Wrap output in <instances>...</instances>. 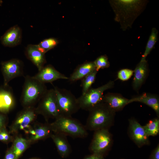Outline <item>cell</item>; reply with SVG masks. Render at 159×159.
Instances as JSON below:
<instances>
[{
    "label": "cell",
    "instance_id": "obj_1",
    "mask_svg": "<svg viewBox=\"0 0 159 159\" xmlns=\"http://www.w3.org/2000/svg\"><path fill=\"white\" fill-rule=\"evenodd\" d=\"M109 2L115 14V20L125 31L131 28L135 20L145 9L148 1L112 0Z\"/></svg>",
    "mask_w": 159,
    "mask_h": 159
},
{
    "label": "cell",
    "instance_id": "obj_2",
    "mask_svg": "<svg viewBox=\"0 0 159 159\" xmlns=\"http://www.w3.org/2000/svg\"><path fill=\"white\" fill-rule=\"evenodd\" d=\"M85 126L87 130L94 131L109 129L114 123L115 112L106 103L102 102L89 111Z\"/></svg>",
    "mask_w": 159,
    "mask_h": 159
},
{
    "label": "cell",
    "instance_id": "obj_3",
    "mask_svg": "<svg viewBox=\"0 0 159 159\" xmlns=\"http://www.w3.org/2000/svg\"><path fill=\"white\" fill-rule=\"evenodd\" d=\"M50 125L52 130L56 133L63 134L73 138L86 137L88 133L85 126L72 116L60 115Z\"/></svg>",
    "mask_w": 159,
    "mask_h": 159
},
{
    "label": "cell",
    "instance_id": "obj_4",
    "mask_svg": "<svg viewBox=\"0 0 159 159\" xmlns=\"http://www.w3.org/2000/svg\"><path fill=\"white\" fill-rule=\"evenodd\" d=\"M21 99L26 106L40 100L48 89L45 84L29 76L25 77Z\"/></svg>",
    "mask_w": 159,
    "mask_h": 159
},
{
    "label": "cell",
    "instance_id": "obj_5",
    "mask_svg": "<svg viewBox=\"0 0 159 159\" xmlns=\"http://www.w3.org/2000/svg\"><path fill=\"white\" fill-rule=\"evenodd\" d=\"M60 115L72 116L80 109L77 98L69 91L54 87Z\"/></svg>",
    "mask_w": 159,
    "mask_h": 159
},
{
    "label": "cell",
    "instance_id": "obj_6",
    "mask_svg": "<svg viewBox=\"0 0 159 159\" xmlns=\"http://www.w3.org/2000/svg\"><path fill=\"white\" fill-rule=\"evenodd\" d=\"M114 81H110L97 88H90L85 94L77 98L80 109L89 111L102 102L104 92L112 88Z\"/></svg>",
    "mask_w": 159,
    "mask_h": 159
},
{
    "label": "cell",
    "instance_id": "obj_7",
    "mask_svg": "<svg viewBox=\"0 0 159 159\" xmlns=\"http://www.w3.org/2000/svg\"><path fill=\"white\" fill-rule=\"evenodd\" d=\"M94 132L89 150L92 153L105 156L112 144V135L107 129H100Z\"/></svg>",
    "mask_w": 159,
    "mask_h": 159
},
{
    "label": "cell",
    "instance_id": "obj_8",
    "mask_svg": "<svg viewBox=\"0 0 159 159\" xmlns=\"http://www.w3.org/2000/svg\"><path fill=\"white\" fill-rule=\"evenodd\" d=\"M40 100L39 108L44 115L56 119L60 116L54 88L48 90Z\"/></svg>",
    "mask_w": 159,
    "mask_h": 159
},
{
    "label": "cell",
    "instance_id": "obj_9",
    "mask_svg": "<svg viewBox=\"0 0 159 159\" xmlns=\"http://www.w3.org/2000/svg\"><path fill=\"white\" fill-rule=\"evenodd\" d=\"M1 70L4 77V85L6 86L12 80L23 75V63L19 59H13L2 62Z\"/></svg>",
    "mask_w": 159,
    "mask_h": 159
},
{
    "label": "cell",
    "instance_id": "obj_10",
    "mask_svg": "<svg viewBox=\"0 0 159 159\" xmlns=\"http://www.w3.org/2000/svg\"><path fill=\"white\" fill-rule=\"evenodd\" d=\"M128 132L131 140L139 147L150 144L149 137L146 135L143 126L135 119L129 120Z\"/></svg>",
    "mask_w": 159,
    "mask_h": 159
},
{
    "label": "cell",
    "instance_id": "obj_11",
    "mask_svg": "<svg viewBox=\"0 0 159 159\" xmlns=\"http://www.w3.org/2000/svg\"><path fill=\"white\" fill-rule=\"evenodd\" d=\"M32 77L44 84L52 82L57 80L69 79V77L58 71L51 65L44 66L36 75Z\"/></svg>",
    "mask_w": 159,
    "mask_h": 159
},
{
    "label": "cell",
    "instance_id": "obj_12",
    "mask_svg": "<svg viewBox=\"0 0 159 159\" xmlns=\"http://www.w3.org/2000/svg\"><path fill=\"white\" fill-rule=\"evenodd\" d=\"M22 30L18 25L9 29L1 37V41L4 46L13 47L19 44L21 41Z\"/></svg>",
    "mask_w": 159,
    "mask_h": 159
},
{
    "label": "cell",
    "instance_id": "obj_13",
    "mask_svg": "<svg viewBox=\"0 0 159 159\" xmlns=\"http://www.w3.org/2000/svg\"><path fill=\"white\" fill-rule=\"evenodd\" d=\"M45 54L37 45L29 44L25 50L26 56L36 66L39 71L44 66L46 62Z\"/></svg>",
    "mask_w": 159,
    "mask_h": 159
},
{
    "label": "cell",
    "instance_id": "obj_14",
    "mask_svg": "<svg viewBox=\"0 0 159 159\" xmlns=\"http://www.w3.org/2000/svg\"><path fill=\"white\" fill-rule=\"evenodd\" d=\"M102 102L107 104L115 112L121 110L126 105L131 103L130 99L120 94L111 93L104 95Z\"/></svg>",
    "mask_w": 159,
    "mask_h": 159
},
{
    "label": "cell",
    "instance_id": "obj_15",
    "mask_svg": "<svg viewBox=\"0 0 159 159\" xmlns=\"http://www.w3.org/2000/svg\"><path fill=\"white\" fill-rule=\"evenodd\" d=\"M148 72V65L146 60L140 61L134 70L132 86L137 91L140 88L146 79Z\"/></svg>",
    "mask_w": 159,
    "mask_h": 159
},
{
    "label": "cell",
    "instance_id": "obj_16",
    "mask_svg": "<svg viewBox=\"0 0 159 159\" xmlns=\"http://www.w3.org/2000/svg\"><path fill=\"white\" fill-rule=\"evenodd\" d=\"M67 136L59 133H56L51 136L59 154L62 158L68 157L72 151L71 146Z\"/></svg>",
    "mask_w": 159,
    "mask_h": 159
},
{
    "label": "cell",
    "instance_id": "obj_17",
    "mask_svg": "<svg viewBox=\"0 0 159 159\" xmlns=\"http://www.w3.org/2000/svg\"><path fill=\"white\" fill-rule=\"evenodd\" d=\"M130 102H138L144 104L151 107L159 116V100L158 97L150 93H144L130 99Z\"/></svg>",
    "mask_w": 159,
    "mask_h": 159
},
{
    "label": "cell",
    "instance_id": "obj_18",
    "mask_svg": "<svg viewBox=\"0 0 159 159\" xmlns=\"http://www.w3.org/2000/svg\"><path fill=\"white\" fill-rule=\"evenodd\" d=\"M95 69L93 62H87L78 67L69 77V80L74 82L82 79Z\"/></svg>",
    "mask_w": 159,
    "mask_h": 159
},
{
    "label": "cell",
    "instance_id": "obj_19",
    "mask_svg": "<svg viewBox=\"0 0 159 159\" xmlns=\"http://www.w3.org/2000/svg\"><path fill=\"white\" fill-rule=\"evenodd\" d=\"M36 116L34 110L28 108L23 112L16 119L14 127L20 130H24L29 127V125Z\"/></svg>",
    "mask_w": 159,
    "mask_h": 159
},
{
    "label": "cell",
    "instance_id": "obj_20",
    "mask_svg": "<svg viewBox=\"0 0 159 159\" xmlns=\"http://www.w3.org/2000/svg\"><path fill=\"white\" fill-rule=\"evenodd\" d=\"M14 102V95L10 91L0 90V112H8L13 107Z\"/></svg>",
    "mask_w": 159,
    "mask_h": 159
},
{
    "label": "cell",
    "instance_id": "obj_21",
    "mask_svg": "<svg viewBox=\"0 0 159 159\" xmlns=\"http://www.w3.org/2000/svg\"><path fill=\"white\" fill-rule=\"evenodd\" d=\"M158 30L155 28H153L152 29L145 52L142 55L140 61L146 60V57L153 49L158 40Z\"/></svg>",
    "mask_w": 159,
    "mask_h": 159
},
{
    "label": "cell",
    "instance_id": "obj_22",
    "mask_svg": "<svg viewBox=\"0 0 159 159\" xmlns=\"http://www.w3.org/2000/svg\"><path fill=\"white\" fill-rule=\"evenodd\" d=\"M50 130H52L50 125L42 126L35 130H30L29 132L32 135L31 139L34 141L47 137L50 135Z\"/></svg>",
    "mask_w": 159,
    "mask_h": 159
},
{
    "label": "cell",
    "instance_id": "obj_23",
    "mask_svg": "<svg viewBox=\"0 0 159 159\" xmlns=\"http://www.w3.org/2000/svg\"><path fill=\"white\" fill-rule=\"evenodd\" d=\"M28 146L27 140L24 138H18L14 141L11 149L16 159H18L26 148Z\"/></svg>",
    "mask_w": 159,
    "mask_h": 159
},
{
    "label": "cell",
    "instance_id": "obj_24",
    "mask_svg": "<svg viewBox=\"0 0 159 159\" xmlns=\"http://www.w3.org/2000/svg\"><path fill=\"white\" fill-rule=\"evenodd\" d=\"M143 127L148 137L157 135L159 133V118L157 117L151 120Z\"/></svg>",
    "mask_w": 159,
    "mask_h": 159
},
{
    "label": "cell",
    "instance_id": "obj_25",
    "mask_svg": "<svg viewBox=\"0 0 159 159\" xmlns=\"http://www.w3.org/2000/svg\"><path fill=\"white\" fill-rule=\"evenodd\" d=\"M97 72L95 70L82 79L81 86L82 95L85 94L90 88L95 81Z\"/></svg>",
    "mask_w": 159,
    "mask_h": 159
},
{
    "label": "cell",
    "instance_id": "obj_26",
    "mask_svg": "<svg viewBox=\"0 0 159 159\" xmlns=\"http://www.w3.org/2000/svg\"><path fill=\"white\" fill-rule=\"evenodd\" d=\"M58 43V41L57 39L50 38L44 39L37 45L41 51L45 54L54 47Z\"/></svg>",
    "mask_w": 159,
    "mask_h": 159
},
{
    "label": "cell",
    "instance_id": "obj_27",
    "mask_svg": "<svg viewBox=\"0 0 159 159\" xmlns=\"http://www.w3.org/2000/svg\"><path fill=\"white\" fill-rule=\"evenodd\" d=\"M93 62L97 72L101 69L108 68L110 65L108 59L105 55L99 57Z\"/></svg>",
    "mask_w": 159,
    "mask_h": 159
},
{
    "label": "cell",
    "instance_id": "obj_28",
    "mask_svg": "<svg viewBox=\"0 0 159 159\" xmlns=\"http://www.w3.org/2000/svg\"><path fill=\"white\" fill-rule=\"evenodd\" d=\"M134 71L132 69H122L118 72L117 77L121 80L126 81L131 77Z\"/></svg>",
    "mask_w": 159,
    "mask_h": 159
},
{
    "label": "cell",
    "instance_id": "obj_29",
    "mask_svg": "<svg viewBox=\"0 0 159 159\" xmlns=\"http://www.w3.org/2000/svg\"><path fill=\"white\" fill-rule=\"evenodd\" d=\"M149 159H159V144L153 151Z\"/></svg>",
    "mask_w": 159,
    "mask_h": 159
},
{
    "label": "cell",
    "instance_id": "obj_30",
    "mask_svg": "<svg viewBox=\"0 0 159 159\" xmlns=\"http://www.w3.org/2000/svg\"><path fill=\"white\" fill-rule=\"evenodd\" d=\"M83 159H104V156L99 154L92 153L86 156Z\"/></svg>",
    "mask_w": 159,
    "mask_h": 159
},
{
    "label": "cell",
    "instance_id": "obj_31",
    "mask_svg": "<svg viewBox=\"0 0 159 159\" xmlns=\"http://www.w3.org/2000/svg\"><path fill=\"white\" fill-rule=\"evenodd\" d=\"M4 159H16L11 149L8 150L6 153Z\"/></svg>",
    "mask_w": 159,
    "mask_h": 159
},
{
    "label": "cell",
    "instance_id": "obj_32",
    "mask_svg": "<svg viewBox=\"0 0 159 159\" xmlns=\"http://www.w3.org/2000/svg\"><path fill=\"white\" fill-rule=\"evenodd\" d=\"M1 131L4 137V142L8 141L10 139V136L5 127L2 128Z\"/></svg>",
    "mask_w": 159,
    "mask_h": 159
},
{
    "label": "cell",
    "instance_id": "obj_33",
    "mask_svg": "<svg viewBox=\"0 0 159 159\" xmlns=\"http://www.w3.org/2000/svg\"><path fill=\"white\" fill-rule=\"evenodd\" d=\"M5 117L3 114L0 113V130L4 127Z\"/></svg>",
    "mask_w": 159,
    "mask_h": 159
},
{
    "label": "cell",
    "instance_id": "obj_34",
    "mask_svg": "<svg viewBox=\"0 0 159 159\" xmlns=\"http://www.w3.org/2000/svg\"><path fill=\"white\" fill-rule=\"evenodd\" d=\"M29 159H40L38 158H31Z\"/></svg>",
    "mask_w": 159,
    "mask_h": 159
},
{
    "label": "cell",
    "instance_id": "obj_35",
    "mask_svg": "<svg viewBox=\"0 0 159 159\" xmlns=\"http://www.w3.org/2000/svg\"></svg>",
    "mask_w": 159,
    "mask_h": 159
}]
</instances>
